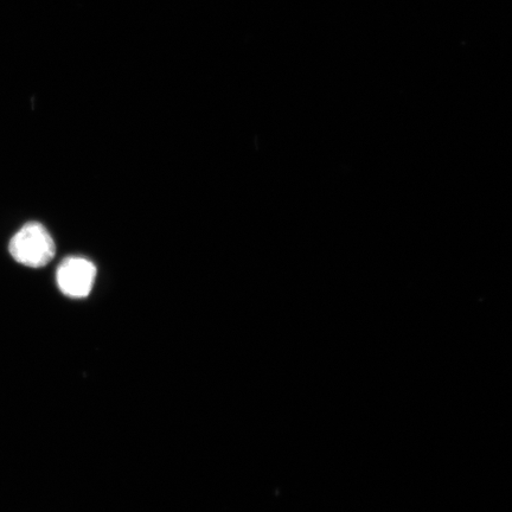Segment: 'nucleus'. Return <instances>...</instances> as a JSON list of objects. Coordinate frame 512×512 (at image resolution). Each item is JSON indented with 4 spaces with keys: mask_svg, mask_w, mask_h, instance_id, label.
<instances>
[{
    "mask_svg": "<svg viewBox=\"0 0 512 512\" xmlns=\"http://www.w3.org/2000/svg\"><path fill=\"white\" fill-rule=\"evenodd\" d=\"M9 252L18 264L31 268L47 266L55 258L53 236L40 222H29L11 239Z\"/></svg>",
    "mask_w": 512,
    "mask_h": 512,
    "instance_id": "nucleus-1",
    "label": "nucleus"
},
{
    "mask_svg": "<svg viewBox=\"0 0 512 512\" xmlns=\"http://www.w3.org/2000/svg\"><path fill=\"white\" fill-rule=\"evenodd\" d=\"M96 278L92 261L81 256L64 259L56 272L57 286L69 298L82 299L91 294Z\"/></svg>",
    "mask_w": 512,
    "mask_h": 512,
    "instance_id": "nucleus-2",
    "label": "nucleus"
}]
</instances>
